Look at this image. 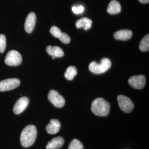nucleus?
Segmentation results:
<instances>
[{
    "label": "nucleus",
    "mask_w": 149,
    "mask_h": 149,
    "mask_svg": "<svg viewBox=\"0 0 149 149\" xmlns=\"http://www.w3.org/2000/svg\"><path fill=\"white\" fill-rule=\"evenodd\" d=\"M69 149H84V146L79 140L74 139L70 144Z\"/></svg>",
    "instance_id": "obj_19"
},
{
    "label": "nucleus",
    "mask_w": 149,
    "mask_h": 149,
    "mask_svg": "<svg viewBox=\"0 0 149 149\" xmlns=\"http://www.w3.org/2000/svg\"><path fill=\"white\" fill-rule=\"evenodd\" d=\"M64 144V139L61 136H58L52 139L48 143L46 149H60Z\"/></svg>",
    "instance_id": "obj_14"
},
{
    "label": "nucleus",
    "mask_w": 149,
    "mask_h": 149,
    "mask_svg": "<svg viewBox=\"0 0 149 149\" xmlns=\"http://www.w3.org/2000/svg\"><path fill=\"white\" fill-rule=\"evenodd\" d=\"M61 128V124L58 119H52L46 127L47 133L50 134H55L58 133Z\"/></svg>",
    "instance_id": "obj_12"
},
{
    "label": "nucleus",
    "mask_w": 149,
    "mask_h": 149,
    "mask_svg": "<svg viewBox=\"0 0 149 149\" xmlns=\"http://www.w3.org/2000/svg\"><path fill=\"white\" fill-rule=\"evenodd\" d=\"M139 49L141 52H148L149 49V35L145 36L141 40Z\"/></svg>",
    "instance_id": "obj_18"
},
{
    "label": "nucleus",
    "mask_w": 149,
    "mask_h": 149,
    "mask_svg": "<svg viewBox=\"0 0 149 149\" xmlns=\"http://www.w3.org/2000/svg\"><path fill=\"white\" fill-rule=\"evenodd\" d=\"M48 99L54 106L57 108H62L65 104L64 97L55 90H51L48 94Z\"/></svg>",
    "instance_id": "obj_7"
},
{
    "label": "nucleus",
    "mask_w": 149,
    "mask_h": 149,
    "mask_svg": "<svg viewBox=\"0 0 149 149\" xmlns=\"http://www.w3.org/2000/svg\"><path fill=\"white\" fill-rule=\"evenodd\" d=\"M139 1L142 3H148L149 0H138Z\"/></svg>",
    "instance_id": "obj_24"
},
{
    "label": "nucleus",
    "mask_w": 149,
    "mask_h": 149,
    "mask_svg": "<svg viewBox=\"0 0 149 149\" xmlns=\"http://www.w3.org/2000/svg\"><path fill=\"white\" fill-rule=\"evenodd\" d=\"M59 38L60 41L64 44H68L70 42V38L66 33H62Z\"/></svg>",
    "instance_id": "obj_22"
},
{
    "label": "nucleus",
    "mask_w": 149,
    "mask_h": 149,
    "mask_svg": "<svg viewBox=\"0 0 149 149\" xmlns=\"http://www.w3.org/2000/svg\"><path fill=\"white\" fill-rule=\"evenodd\" d=\"M110 108L109 103L103 98H96L92 103V112L99 117L107 116L110 112Z\"/></svg>",
    "instance_id": "obj_2"
},
{
    "label": "nucleus",
    "mask_w": 149,
    "mask_h": 149,
    "mask_svg": "<svg viewBox=\"0 0 149 149\" xmlns=\"http://www.w3.org/2000/svg\"><path fill=\"white\" fill-rule=\"evenodd\" d=\"M20 80L16 78L8 79L0 81V92L12 90L20 85Z\"/></svg>",
    "instance_id": "obj_6"
},
{
    "label": "nucleus",
    "mask_w": 149,
    "mask_h": 149,
    "mask_svg": "<svg viewBox=\"0 0 149 149\" xmlns=\"http://www.w3.org/2000/svg\"><path fill=\"white\" fill-rule=\"evenodd\" d=\"M133 36V32L130 30H120L115 32L114 34V37L117 40L123 41H126L129 40Z\"/></svg>",
    "instance_id": "obj_13"
},
{
    "label": "nucleus",
    "mask_w": 149,
    "mask_h": 149,
    "mask_svg": "<svg viewBox=\"0 0 149 149\" xmlns=\"http://www.w3.org/2000/svg\"><path fill=\"white\" fill-rule=\"evenodd\" d=\"M37 136L36 127L33 125H28L23 129L20 137L22 146L24 148L31 146L34 143Z\"/></svg>",
    "instance_id": "obj_1"
},
{
    "label": "nucleus",
    "mask_w": 149,
    "mask_h": 149,
    "mask_svg": "<svg viewBox=\"0 0 149 149\" xmlns=\"http://www.w3.org/2000/svg\"><path fill=\"white\" fill-rule=\"evenodd\" d=\"M92 20L88 18H82L79 19L76 23V27L77 28H84V29L87 31L90 29L92 27Z\"/></svg>",
    "instance_id": "obj_16"
},
{
    "label": "nucleus",
    "mask_w": 149,
    "mask_h": 149,
    "mask_svg": "<svg viewBox=\"0 0 149 149\" xmlns=\"http://www.w3.org/2000/svg\"><path fill=\"white\" fill-rule=\"evenodd\" d=\"M50 32L54 37H55V38H58L60 37V36L62 33L61 30L59 29V28L56 27V26H53V27H52L50 30Z\"/></svg>",
    "instance_id": "obj_21"
},
{
    "label": "nucleus",
    "mask_w": 149,
    "mask_h": 149,
    "mask_svg": "<svg viewBox=\"0 0 149 149\" xmlns=\"http://www.w3.org/2000/svg\"><path fill=\"white\" fill-rule=\"evenodd\" d=\"M72 11L75 14H81L84 11V7L82 6H73L72 7Z\"/></svg>",
    "instance_id": "obj_23"
},
{
    "label": "nucleus",
    "mask_w": 149,
    "mask_h": 149,
    "mask_svg": "<svg viewBox=\"0 0 149 149\" xmlns=\"http://www.w3.org/2000/svg\"><path fill=\"white\" fill-rule=\"evenodd\" d=\"M128 83L132 87L135 89H143L146 84V78L144 75L134 76L129 78Z\"/></svg>",
    "instance_id": "obj_8"
},
{
    "label": "nucleus",
    "mask_w": 149,
    "mask_h": 149,
    "mask_svg": "<svg viewBox=\"0 0 149 149\" xmlns=\"http://www.w3.org/2000/svg\"><path fill=\"white\" fill-rule=\"evenodd\" d=\"M118 102L120 109L126 113L132 112L134 108L133 101L127 96L119 95L118 96Z\"/></svg>",
    "instance_id": "obj_5"
},
{
    "label": "nucleus",
    "mask_w": 149,
    "mask_h": 149,
    "mask_svg": "<svg viewBox=\"0 0 149 149\" xmlns=\"http://www.w3.org/2000/svg\"><path fill=\"white\" fill-rule=\"evenodd\" d=\"M112 65L111 60L108 58H103L100 64L93 61L89 65V70L91 72L95 74H101L106 72L110 69Z\"/></svg>",
    "instance_id": "obj_3"
},
{
    "label": "nucleus",
    "mask_w": 149,
    "mask_h": 149,
    "mask_svg": "<svg viewBox=\"0 0 149 149\" xmlns=\"http://www.w3.org/2000/svg\"><path fill=\"white\" fill-rule=\"evenodd\" d=\"M29 100L27 97H22L16 102L13 111L15 114H19L27 108Z\"/></svg>",
    "instance_id": "obj_9"
},
{
    "label": "nucleus",
    "mask_w": 149,
    "mask_h": 149,
    "mask_svg": "<svg viewBox=\"0 0 149 149\" xmlns=\"http://www.w3.org/2000/svg\"><path fill=\"white\" fill-rule=\"evenodd\" d=\"M121 10L120 3L116 0H112L108 5L107 11L111 15H117L120 12Z\"/></svg>",
    "instance_id": "obj_15"
},
{
    "label": "nucleus",
    "mask_w": 149,
    "mask_h": 149,
    "mask_svg": "<svg viewBox=\"0 0 149 149\" xmlns=\"http://www.w3.org/2000/svg\"><path fill=\"white\" fill-rule=\"evenodd\" d=\"M47 53L54 59L56 58H61L64 55L63 50L58 46H51L49 45L46 48Z\"/></svg>",
    "instance_id": "obj_11"
},
{
    "label": "nucleus",
    "mask_w": 149,
    "mask_h": 149,
    "mask_svg": "<svg viewBox=\"0 0 149 149\" xmlns=\"http://www.w3.org/2000/svg\"><path fill=\"white\" fill-rule=\"evenodd\" d=\"M36 15L34 12H31L27 16L24 24L25 31L28 33H31L36 26Z\"/></svg>",
    "instance_id": "obj_10"
},
{
    "label": "nucleus",
    "mask_w": 149,
    "mask_h": 149,
    "mask_svg": "<svg viewBox=\"0 0 149 149\" xmlns=\"http://www.w3.org/2000/svg\"><path fill=\"white\" fill-rule=\"evenodd\" d=\"M6 48V38L4 34H0V53H3Z\"/></svg>",
    "instance_id": "obj_20"
},
{
    "label": "nucleus",
    "mask_w": 149,
    "mask_h": 149,
    "mask_svg": "<svg viewBox=\"0 0 149 149\" xmlns=\"http://www.w3.org/2000/svg\"><path fill=\"white\" fill-rule=\"evenodd\" d=\"M6 64L11 66H17L21 65L22 62L21 55L18 51L11 50L6 56Z\"/></svg>",
    "instance_id": "obj_4"
},
{
    "label": "nucleus",
    "mask_w": 149,
    "mask_h": 149,
    "mask_svg": "<svg viewBox=\"0 0 149 149\" xmlns=\"http://www.w3.org/2000/svg\"><path fill=\"white\" fill-rule=\"evenodd\" d=\"M77 74V71L76 67L74 66H69L65 73V77L68 80L71 81Z\"/></svg>",
    "instance_id": "obj_17"
}]
</instances>
